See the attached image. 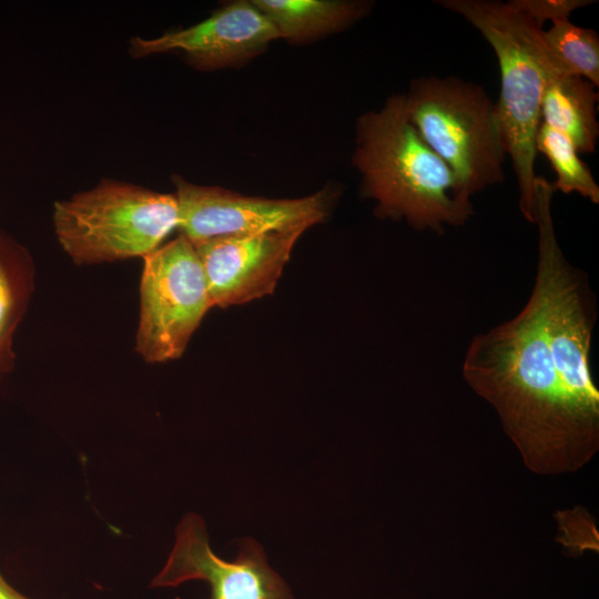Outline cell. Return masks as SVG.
I'll return each mask as SVG.
<instances>
[{"label":"cell","instance_id":"obj_1","mask_svg":"<svg viewBox=\"0 0 599 599\" xmlns=\"http://www.w3.org/2000/svg\"><path fill=\"white\" fill-rule=\"evenodd\" d=\"M461 373L468 386L495 409L532 473H573L598 453L599 414L579 404L559 374L536 284L515 317L473 337Z\"/></svg>","mask_w":599,"mask_h":599},{"label":"cell","instance_id":"obj_2","mask_svg":"<svg viewBox=\"0 0 599 599\" xmlns=\"http://www.w3.org/2000/svg\"><path fill=\"white\" fill-rule=\"evenodd\" d=\"M353 164L362 176L361 193L375 202L379 219L443 234L475 214L474 205L459 201L450 169L410 122L404 94L357 120Z\"/></svg>","mask_w":599,"mask_h":599},{"label":"cell","instance_id":"obj_3","mask_svg":"<svg viewBox=\"0 0 599 599\" xmlns=\"http://www.w3.org/2000/svg\"><path fill=\"white\" fill-rule=\"evenodd\" d=\"M463 17L493 48L500 70L496 106L504 148L519 190L525 220L536 219V135L541 124V100L547 82L562 72L549 55L542 30L509 2L436 0Z\"/></svg>","mask_w":599,"mask_h":599},{"label":"cell","instance_id":"obj_4","mask_svg":"<svg viewBox=\"0 0 599 599\" xmlns=\"http://www.w3.org/2000/svg\"><path fill=\"white\" fill-rule=\"evenodd\" d=\"M408 118L453 172L460 202L505 180L506 151L495 102L484 88L459 77H420L404 94Z\"/></svg>","mask_w":599,"mask_h":599},{"label":"cell","instance_id":"obj_5","mask_svg":"<svg viewBox=\"0 0 599 599\" xmlns=\"http://www.w3.org/2000/svg\"><path fill=\"white\" fill-rule=\"evenodd\" d=\"M57 240L77 265L144 257L179 226L174 193H162L114 179L55 201Z\"/></svg>","mask_w":599,"mask_h":599},{"label":"cell","instance_id":"obj_6","mask_svg":"<svg viewBox=\"0 0 599 599\" xmlns=\"http://www.w3.org/2000/svg\"><path fill=\"white\" fill-rule=\"evenodd\" d=\"M194 245L183 235L143 257L135 351L149 364L180 358L212 308Z\"/></svg>","mask_w":599,"mask_h":599},{"label":"cell","instance_id":"obj_7","mask_svg":"<svg viewBox=\"0 0 599 599\" xmlns=\"http://www.w3.org/2000/svg\"><path fill=\"white\" fill-rule=\"evenodd\" d=\"M181 235L193 245L229 236L273 231H306L323 222L334 194L319 191L301 199L247 196L219 186L197 185L172 175Z\"/></svg>","mask_w":599,"mask_h":599},{"label":"cell","instance_id":"obj_8","mask_svg":"<svg viewBox=\"0 0 599 599\" xmlns=\"http://www.w3.org/2000/svg\"><path fill=\"white\" fill-rule=\"evenodd\" d=\"M204 580L210 599H294L284 579L267 564L260 544L251 538L240 542L233 561L211 549L203 519L187 514L176 528V540L151 587H177L189 580Z\"/></svg>","mask_w":599,"mask_h":599},{"label":"cell","instance_id":"obj_9","mask_svg":"<svg viewBox=\"0 0 599 599\" xmlns=\"http://www.w3.org/2000/svg\"><path fill=\"white\" fill-rule=\"evenodd\" d=\"M276 39L273 23L251 1H235L191 27L151 39L133 37L128 52L133 59L176 53L197 70L213 71L254 58Z\"/></svg>","mask_w":599,"mask_h":599},{"label":"cell","instance_id":"obj_10","mask_svg":"<svg viewBox=\"0 0 599 599\" xmlns=\"http://www.w3.org/2000/svg\"><path fill=\"white\" fill-rule=\"evenodd\" d=\"M303 233L273 231L194 245L212 306L225 308L272 294Z\"/></svg>","mask_w":599,"mask_h":599},{"label":"cell","instance_id":"obj_11","mask_svg":"<svg viewBox=\"0 0 599 599\" xmlns=\"http://www.w3.org/2000/svg\"><path fill=\"white\" fill-rule=\"evenodd\" d=\"M588 80L556 73L541 100V122L568 138L579 153H592L599 136L598 92Z\"/></svg>","mask_w":599,"mask_h":599},{"label":"cell","instance_id":"obj_12","mask_svg":"<svg viewBox=\"0 0 599 599\" xmlns=\"http://www.w3.org/2000/svg\"><path fill=\"white\" fill-rule=\"evenodd\" d=\"M35 288L30 251L0 227V378L16 366L13 338Z\"/></svg>","mask_w":599,"mask_h":599},{"label":"cell","instance_id":"obj_13","mask_svg":"<svg viewBox=\"0 0 599 599\" xmlns=\"http://www.w3.org/2000/svg\"><path fill=\"white\" fill-rule=\"evenodd\" d=\"M277 30L280 38L304 42L341 31L363 18L367 1L252 0Z\"/></svg>","mask_w":599,"mask_h":599},{"label":"cell","instance_id":"obj_14","mask_svg":"<svg viewBox=\"0 0 599 599\" xmlns=\"http://www.w3.org/2000/svg\"><path fill=\"white\" fill-rule=\"evenodd\" d=\"M541 34L549 55L562 72L599 85V38L595 30L562 20L551 23Z\"/></svg>","mask_w":599,"mask_h":599},{"label":"cell","instance_id":"obj_15","mask_svg":"<svg viewBox=\"0 0 599 599\" xmlns=\"http://www.w3.org/2000/svg\"><path fill=\"white\" fill-rule=\"evenodd\" d=\"M536 151L544 154L552 166L556 191L576 193L595 204L599 203V186L568 138L541 122L536 135Z\"/></svg>","mask_w":599,"mask_h":599},{"label":"cell","instance_id":"obj_16","mask_svg":"<svg viewBox=\"0 0 599 599\" xmlns=\"http://www.w3.org/2000/svg\"><path fill=\"white\" fill-rule=\"evenodd\" d=\"M512 8L526 16L537 27L544 29L547 21L551 23L569 20L570 14L582 7L592 4L593 0H511Z\"/></svg>","mask_w":599,"mask_h":599},{"label":"cell","instance_id":"obj_17","mask_svg":"<svg viewBox=\"0 0 599 599\" xmlns=\"http://www.w3.org/2000/svg\"><path fill=\"white\" fill-rule=\"evenodd\" d=\"M0 599H30L17 591L0 572Z\"/></svg>","mask_w":599,"mask_h":599}]
</instances>
